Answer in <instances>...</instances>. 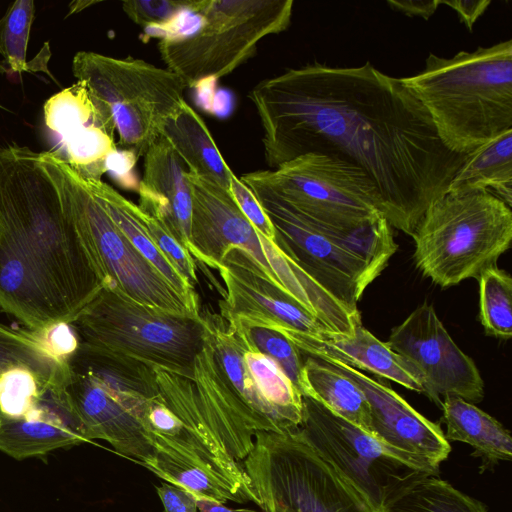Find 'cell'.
<instances>
[{"instance_id": "6da1fadb", "label": "cell", "mask_w": 512, "mask_h": 512, "mask_svg": "<svg viewBox=\"0 0 512 512\" xmlns=\"http://www.w3.org/2000/svg\"><path fill=\"white\" fill-rule=\"evenodd\" d=\"M248 98L270 168L307 154L347 162L374 183L390 226L410 236L468 155L445 146L401 78L369 62L290 68L260 81Z\"/></svg>"}, {"instance_id": "7a4b0ae2", "label": "cell", "mask_w": 512, "mask_h": 512, "mask_svg": "<svg viewBox=\"0 0 512 512\" xmlns=\"http://www.w3.org/2000/svg\"><path fill=\"white\" fill-rule=\"evenodd\" d=\"M103 283L44 152L0 148V310L40 332L70 324Z\"/></svg>"}, {"instance_id": "3957f363", "label": "cell", "mask_w": 512, "mask_h": 512, "mask_svg": "<svg viewBox=\"0 0 512 512\" xmlns=\"http://www.w3.org/2000/svg\"><path fill=\"white\" fill-rule=\"evenodd\" d=\"M452 152L470 154L512 130V40L451 58L430 53L425 68L401 78Z\"/></svg>"}, {"instance_id": "277c9868", "label": "cell", "mask_w": 512, "mask_h": 512, "mask_svg": "<svg viewBox=\"0 0 512 512\" xmlns=\"http://www.w3.org/2000/svg\"><path fill=\"white\" fill-rule=\"evenodd\" d=\"M292 0H190L158 50L187 88L232 73L267 36L285 31Z\"/></svg>"}, {"instance_id": "5b68a950", "label": "cell", "mask_w": 512, "mask_h": 512, "mask_svg": "<svg viewBox=\"0 0 512 512\" xmlns=\"http://www.w3.org/2000/svg\"><path fill=\"white\" fill-rule=\"evenodd\" d=\"M328 235L396 251L392 227L381 214L378 190L359 168L307 154L275 169L247 173Z\"/></svg>"}, {"instance_id": "8992f818", "label": "cell", "mask_w": 512, "mask_h": 512, "mask_svg": "<svg viewBox=\"0 0 512 512\" xmlns=\"http://www.w3.org/2000/svg\"><path fill=\"white\" fill-rule=\"evenodd\" d=\"M412 238L422 274L446 288L495 266L512 240V212L488 191L446 193L427 208Z\"/></svg>"}, {"instance_id": "52a82bcc", "label": "cell", "mask_w": 512, "mask_h": 512, "mask_svg": "<svg viewBox=\"0 0 512 512\" xmlns=\"http://www.w3.org/2000/svg\"><path fill=\"white\" fill-rule=\"evenodd\" d=\"M71 326L83 343L190 379L206 336L201 316L164 313L108 286L98 291Z\"/></svg>"}, {"instance_id": "ba28073f", "label": "cell", "mask_w": 512, "mask_h": 512, "mask_svg": "<svg viewBox=\"0 0 512 512\" xmlns=\"http://www.w3.org/2000/svg\"><path fill=\"white\" fill-rule=\"evenodd\" d=\"M72 72L104 105L118 144L135 157L145 155L165 122L186 101L187 86L180 76L142 59L79 51Z\"/></svg>"}, {"instance_id": "9c48e42d", "label": "cell", "mask_w": 512, "mask_h": 512, "mask_svg": "<svg viewBox=\"0 0 512 512\" xmlns=\"http://www.w3.org/2000/svg\"><path fill=\"white\" fill-rule=\"evenodd\" d=\"M103 286L152 309L197 318L200 308L181 296L118 229L78 175L56 151H45Z\"/></svg>"}, {"instance_id": "30bf717a", "label": "cell", "mask_w": 512, "mask_h": 512, "mask_svg": "<svg viewBox=\"0 0 512 512\" xmlns=\"http://www.w3.org/2000/svg\"><path fill=\"white\" fill-rule=\"evenodd\" d=\"M242 466L259 507L276 512H377L296 431L257 433Z\"/></svg>"}, {"instance_id": "8fae6325", "label": "cell", "mask_w": 512, "mask_h": 512, "mask_svg": "<svg viewBox=\"0 0 512 512\" xmlns=\"http://www.w3.org/2000/svg\"><path fill=\"white\" fill-rule=\"evenodd\" d=\"M239 179L252 191L273 225L274 243L329 295L360 315L357 305L363 292L395 251L332 237L247 173Z\"/></svg>"}, {"instance_id": "7c38bea8", "label": "cell", "mask_w": 512, "mask_h": 512, "mask_svg": "<svg viewBox=\"0 0 512 512\" xmlns=\"http://www.w3.org/2000/svg\"><path fill=\"white\" fill-rule=\"evenodd\" d=\"M297 435L378 511L407 482L431 475L309 395H302Z\"/></svg>"}, {"instance_id": "4fadbf2b", "label": "cell", "mask_w": 512, "mask_h": 512, "mask_svg": "<svg viewBox=\"0 0 512 512\" xmlns=\"http://www.w3.org/2000/svg\"><path fill=\"white\" fill-rule=\"evenodd\" d=\"M386 343L415 371L423 393L437 405L446 396L482 401L484 383L477 366L451 338L432 305L412 311Z\"/></svg>"}, {"instance_id": "5bb4252c", "label": "cell", "mask_w": 512, "mask_h": 512, "mask_svg": "<svg viewBox=\"0 0 512 512\" xmlns=\"http://www.w3.org/2000/svg\"><path fill=\"white\" fill-rule=\"evenodd\" d=\"M217 271L225 285L219 302L220 315L225 320L270 328L288 339L296 334L320 336L331 332L296 298L275 284L245 251L229 250Z\"/></svg>"}, {"instance_id": "9a60e30c", "label": "cell", "mask_w": 512, "mask_h": 512, "mask_svg": "<svg viewBox=\"0 0 512 512\" xmlns=\"http://www.w3.org/2000/svg\"><path fill=\"white\" fill-rule=\"evenodd\" d=\"M315 358L344 374L363 392L369 404V434L373 438L405 461L437 476L440 463L450 453V444L439 425L364 372L335 359Z\"/></svg>"}, {"instance_id": "2e32d148", "label": "cell", "mask_w": 512, "mask_h": 512, "mask_svg": "<svg viewBox=\"0 0 512 512\" xmlns=\"http://www.w3.org/2000/svg\"><path fill=\"white\" fill-rule=\"evenodd\" d=\"M44 122L58 138L60 157L83 179L101 180L117 151L115 126L104 105L77 80L46 100Z\"/></svg>"}, {"instance_id": "e0dca14e", "label": "cell", "mask_w": 512, "mask_h": 512, "mask_svg": "<svg viewBox=\"0 0 512 512\" xmlns=\"http://www.w3.org/2000/svg\"><path fill=\"white\" fill-rule=\"evenodd\" d=\"M185 177L192 201L188 245L192 257L217 270L227 252L239 248L248 253L277 284L259 233L241 212L230 192L190 170H186Z\"/></svg>"}, {"instance_id": "ac0fdd59", "label": "cell", "mask_w": 512, "mask_h": 512, "mask_svg": "<svg viewBox=\"0 0 512 512\" xmlns=\"http://www.w3.org/2000/svg\"><path fill=\"white\" fill-rule=\"evenodd\" d=\"M66 366L64 389L88 440H105L117 453L151 471L159 453L142 423L91 376L67 362Z\"/></svg>"}, {"instance_id": "d6986e66", "label": "cell", "mask_w": 512, "mask_h": 512, "mask_svg": "<svg viewBox=\"0 0 512 512\" xmlns=\"http://www.w3.org/2000/svg\"><path fill=\"white\" fill-rule=\"evenodd\" d=\"M90 442L64 387L51 385L21 418L0 415V450L21 460Z\"/></svg>"}, {"instance_id": "ffe728a7", "label": "cell", "mask_w": 512, "mask_h": 512, "mask_svg": "<svg viewBox=\"0 0 512 512\" xmlns=\"http://www.w3.org/2000/svg\"><path fill=\"white\" fill-rule=\"evenodd\" d=\"M186 170L183 160L161 134L144 155L143 177L137 191L139 209L160 219L188 250L192 201Z\"/></svg>"}, {"instance_id": "44dd1931", "label": "cell", "mask_w": 512, "mask_h": 512, "mask_svg": "<svg viewBox=\"0 0 512 512\" xmlns=\"http://www.w3.org/2000/svg\"><path fill=\"white\" fill-rule=\"evenodd\" d=\"M200 316L218 368L249 430L254 436L260 432L286 434L280 419L260 395L245 365L241 338L220 314L206 309L200 312Z\"/></svg>"}, {"instance_id": "7402d4cb", "label": "cell", "mask_w": 512, "mask_h": 512, "mask_svg": "<svg viewBox=\"0 0 512 512\" xmlns=\"http://www.w3.org/2000/svg\"><path fill=\"white\" fill-rule=\"evenodd\" d=\"M289 340L306 355L335 359L423 393L415 371L386 342L376 338L362 325L357 326L350 336L332 332L320 336L296 334Z\"/></svg>"}, {"instance_id": "603a6c76", "label": "cell", "mask_w": 512, "mask_h": 512, "mask_svg": "<svg viewBox=\"0 0 512 512\" xmlns=\"http://www.w3.org/2000/svg\"><path fill=\"white\" fill-rule=\"evenodd\" d=\"M101 384L138 420L147 402L159 395L154 369L79 341L66 359Z\"/></svg>"}, {"instance_id": "cb8c5ba5", "label": "cell", "mask_w": 512, "mask_h": 512, "mask_svg": "<svg viewBox=\"0 0 512 512\" xmlns=\"http://www.w3.org/2000/svg\"><path fill=\"white\" fill-rule=\"evenodd\" d=\"M441 408L446 440L472 446L473 455L482 459V469H488L499 461L511 460L512 439L498 420L457 396L444 397Z\"/></svg>"}, {"instance_id": "d4e9b609", "label": "cell", "mask_w": 512, "mask_h": 512, "mask_svg": "<svg viewBox=\"0 0 512 512\" xmlns=\"http://www.w3.org/2000/svg\"><path fill=\"white\" fill-rule=\"evenodd\" d=\"M83 180L118 229L137 251L163 275L181 296L193 306L200 308L195 287L175 269L150 238L140 219L138 205L102 180Z\"/></svg>"}, {"instance_id": "484cf974", "label": "cell", "mask_w": 512, "mask_h": 512, "mask_svg": "<svg viewBox=\"0 0 512 512\" xmlns=\"http://www.w3.org/2000/svg\"><path fill=\"white\" fill-rule=\"evenodd\" d=\"M161 134L188 170L229 191L234 173L224 161L204 120L186 101L165 122Z\"/></svg>"}, {"instance_id": "4316f807", "label": "cell", "mask_w": 512, "mask_h": 512, "mask_svg": "<svg viewBox=\"0 0 512 512\" xmlns=\"http://www.w3.org/2000/svg\"><path fill=\"white\" fill-rule=\"evenodd\" d=\"M492 192L512 206V130L467 155L447 193Z\"/></svg>"}, {"instance_id": "83f0119b", "label": "cell", "mask_w": 512, "mask_h": 512, "mask_svg": "<svg viewBox=\"0 0 512 512\" xmlns=\"http://www.w3.org/2000/svg\"><path fill=\"white\" fill-rule=\"evenodd\" d=\"M306 393L335 414L369 434V404L359 387L324 361L307 355L304 361Z\"/></svg>"}, {"instance_id": "f1b7e54d", "label": "cell", "mask_w": 512, "mask_h": 512, "mask_svg": "<svg viewBox=\"0 0 512 512\" xmlns=\"http://www.w3.org/2000/svg\"><path fill=\"white\" fill-rule=\"evenodd\" d=\"M377 512H487L478 500L436 475H421L391 494Z\"/></svg>"}, {"instance_id": "f546056e", "label": "cell", "mask_w": 512, "mask_h": 512, "mask_svg": "<svg viewBox=\"0 0 512 512\" xmlns=\"http://www.w3.org/2000/svg\"><path fill=\"white\" fill-rule=\"evenodd\" d=\"M238 336L244 344L245 365L260 395L276 413L286 433L295 432L302 420V395L271 358Z\"/></svg>"}, {"instance_id": "4dcf8cb0", "label": "cell", "mask_w": 512, "mask_h": 512, "mask_svg": "<svg viewBox=\"0 0 512 512\" xmlns=\"http://www.w3.org/2000/svg\"><path fill=\"white\" fill-rule=\"evenodd\" d=\"M14 367L28 368L58 386L67 381L66 360L54 356L35 332L0 324V375Z\"/></svg>"}, {"instance_id": "1f68e13d", "label": "cell", "mask_w": 512, "mask_h": 512, "mask_svg": "<svg viewBox=\"0 0 512 512\" xmlns=\"http://www.w3.org/2000/svg\"><path fill=\"white\" fill-rule=\"evenodd\" d=\"M479 316L488 335L512 336V279L508 272L492 266L479 276Z\"/></svg>"}, {"instance_id": "d6a6232c", "label": "cell", "mask_w": 512, "mask_h": 512, "mask_svg": "<svg viewBox=\"0 0 512 512\" xmlns=\"http://www.w3.org/2000/svg\"><path fill=\"white\" fill-rule=\"evenodd\" d=\"M248 345L271 358L284 372L301 395L306 393L304 361L301 351L279 331L239 320H226Z\"/></svg>"}, {"instance_id": "836d02e7", "label": "cell", "mask_w": 512, "mask_h": 512, "mask_svg": "<svg viewBox=\"0 0 512 512\" xmlns=\"http://www.w3.org/2000/svg\"><path fill=\"white\" fill-rule=\"evenodd\" d=\"M159 478L180 487L197 498L226 504L228 501L244 503V498L234 489L205 470L180 464L168 456H161L151 470Z\"/></svg>"}, {"instance_id": "e575fe53", "label": "cell", "mask_w": 512, "mask_h": 512, "mask_svg": "<svg viewBox=\"0 0 512 512\" xmlns=\"http://www.w3.org/2000/svg\"><path fill=\"white\" fill-rule=\"evenodd\" d=\"M34 14L33 0H17L0 19V55L12 73L29 71L26 56Z\"/></svg>"}, {"instance_id": "d590c367", "label": "cell", "mask_w": 512, "mask_h": 512, "mask_svg": "<svg viewBox=\"0 0 512 512\" xmlns=\"http://www.w3.org/2000/svg\"><path fill=\"white\" fill-rule=\"evenodd\" d=\"M51 385L55 384L25 367L5 371L0 375V415L23 417L36 405L43 390Z\"/></svg>"}, {"instance_id": "8d00e7d4", "label": "cell", "mask_w": 512, "mask_h": 512, "mask_svg": "<svg viewBox=\"0 0 512 512\" xmlns=\"http://www.w3.org/2000/svg\"><path fill=\"white\" fill-rule=\"evenodd\" d=\"M139 216L157 248L175 269L195 287L198 284L196 260L160 219L146 214L140 209Z\"/></svg>"}, {"instance_id": "74e56055", "label": "cell", "mask_w": 512, "mask_h": 512, "mask_svg": "<svg viewBox=\"0 0 512 512\" xmlns=\"http://www.w3.org/2000/svg\"><path fill=\"white\" fill-rule=\"evenodd\" d=\"M187 0L125 1L123 10L148 32H160L186 7ZM156 32L154 34H156Z\"/></svg>"}, {"instance_id": "f35d334b", "label": "cell", "mask_w": 512, "mask_h": 512, "mask_svg": "<svg viewBox=\"0 0 512 512\" xmlns=\"http://www.w3.org/2000/svg\"><path fill=\"white\" fill-rule=\"evenodd\" d=\"M229 192L255 230L271 242H274L275 230L268 216L252 191L235 175L231 177Z\"/></svg>"}, {"instance_id": "ab89813d", "label": "cell", "mask_w": 512, "mask_h": 512, "mask_svg": "<svg viewBox=\"0 0 512 512\" xmlns=\"http://www.w3.org/2000/svg\"><path fill=\"white\" fill-rule=\"evenodd\" d=\"M35 333L54 356L64 361L77 349L79 344L78 336L70 324H55Z\"/></svg>"}, {"instance_id": "60d3db41", "label": "cell", "mask_w": 512, "mask_h": 512, "mask_svg": "<svg viewBox=\"0 0 512 512\" xmlns=\"http://www.w3.org/2000/svg\"><path fill=\"white\" fill-rule=\"evenodd\" d=\"M156 491L164 512H199L197 498L180 487L163 482Z\"/></svg>"}, {"instance_id": "b9f144b4", "label": "cell", "mask_w": 512, "mask_h": 512, "mask_svg": "<svg viewBox=\"0 0 512 512\" xmlns=\"http://www.w3.org/2000/svg\"><path fill=\"white\" fill-rule=\"evenodd\" d=\"M490 3V0H440V4L449 6L458 14L469 31L473 30L474 23L486 11Z\"/></svg>"}, {"instance_id": "7bdbcfd3", "label": "cell", "mask_w": 512, "mask_h": 512, "mask_svg": "<svg viewBox=\"0 0 512 512\" xmlns=\"http://www.w3.org/2000/svg\"><path fill=\"white\" fill-rule=\"evenodd\" d=\"M387 4L408 16L429 19L440 5V0H389Z\"/></svg>"}, {"instance_id": "ee69618b", "label": "cell", "mask_w": 512, "mask_h": 512, "mask_svg": "<svg viewBox=\"0 0 512 512\" xmlns=\"http://www.w3.org/2000/svg\"><path fill=\"white\" fill-rule=\"evenodd\" d=\"M197 498V497H196ZM199 512H255L250 509H232L224 504L205 498H197Z\"/></svg>"}, {"instance_id": "f6af8a7d", "label": "cell", "mask_w": 512, "mask_h": 512, "mask_svg": "<svg viewBox=\"0 0 512 512\" xmlns=\"http://www.w3.org/2000/svg\"><path fill=\"white\" fill-rule=\"evenodd\" d=\"M97 2L95 1H84V0H78V1H74L72 3H70L69 5V12H68V16L71 15V14H74V13H77L81 10H83L84 8L90 6V5H93Z\"/></svg>"}, {"instance_id": "bcb514c9", "label": "cell", "mask_w": 512, "mask_h": 512, "mask_svg": "<svg viewBox=\"0 0 512 512\" xmlns=\"http://www.w3.org/2000/svg\"><path fill=\"white\" fill-rule=\"evenodd\" d=\"M260 508L262 509V512H276L275 510L268 506H262Z\"/></svg>"}]
</instances>
